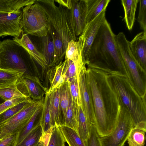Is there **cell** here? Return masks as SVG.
Segmentation results:
<instances>
[{
    "mask_svg": "<svg viewBox=\"0 0 146 146\" xmlns=\"http://www.w3.org/2000/svg\"><path fill=\"white\" fill-rule=\"evenodd\" d=\"M113 33L106 19L100 27L91 48L88 67L106 71L129 74L116 46Z\"/></svg>",
    "mask_w": 146,
    "mask_h": 146,
    "instance_id": "6da1fadb",
    "label": "cell"
},
{
    "mask_svg": "<svg viewBox=\"0 0 146 146\" xmlns=\"http://www.w3.org/2000/svg\"><path fill=\"white\" fill-rule=\"evenodd\" d=\"M105 72L109 85L130 113L134 127L146 131V97L139 95L126 75L115 70Z\"/></svg>",
    "mask_w": 146,
    "mask_h": 146,
    "instance_id": "7a4b0ae2",
    "label": "cell"
},
{
    "mask_svg": "<svg viewBox=\"0 0 146 146\" xmlns=\"http://www.w3.org/2000/svg\"><path fill=\"white\" fill-rule=\"evenodd\" d=\"M85 73L94 108L95 121L94 126L100 137L106 136L114 129L110 123L106 110L101 90V70L88 67Z\"/></svg>",
    "mask_w": 146,
    "mask_h": 146,
    "instance_id": "3957f363",
    "label": "cell"
},
{
    "mask_svg": "<svg viewBox=\"0 0 146 146\" xmlns=\"http://www.w3.org/2000/svg\"><path fill=\"white\" fill-rule=\"evenodd\" d=\"M54 0H36L46 13L49 23L62 40L66 49L70 40L76 41V35L70 21L69 10L60 5H56Z\"/></svg>",
    "mask_w": 146,
    "mask_h": 146,
    "instance_id": "277c9868",
    "label": "cell"
},
{
    "mask_svg": "<svg viewBox=\"0 0 146 146\" xmlns=\"http://www.w3.org/2000/svg\"><path fill=\"white\" fill-rule=\"evenodd\" d=\"M115 43L127 70L129 79L139 95L146 97V72L139 65L133 56L129 42L123 32L115 35Z\"/></svg>",
    "mask_w": 146,
    "mask_h": 146,
    "instance_id": "5b68a950",
    "label": "cell"
},
{
    "mask_svg": "<svg viewBox=\"0 0 146 146\" xmlns=\"http://www.w3.org/2000/svg\"><path fill=\"white\" fill-rule=\"evenodd\" d=\"M30 58L26 50L13 39L0 42V68L24 71L27 70L26 60Z\"/></svg>",
    "mask_w": 146,
    "mask_h": 146,
    "instance_id": "8992f818",
    "label": "cell"
},
{
    "mask_svg": "<svg viewBox=\"0 0 146 146\" xmlns=\"http://www.w3.org/2000/svg\"><path fill=\"white\" fill-rule=\"evenodd\" d=\"M22 11L24 32L40 38L46 36L49 31V23L41 7L35 2L25 6Z\"/></svg>",
    "mask_w": 146,
    "mask_h": 146,
    "instance_id": "52a82bcc",
    "label": "cell"
},
{
    "mask_svg": "<svg viewBox=\"0 0 146 146\" xmlns=\"http://www.w3.org/2000/svg\"><path fill=\"white\" fill-rule=\"evenodd\" d=\"M134 125L128 111L120 104L115 128L109 135L100 137L101 146H124Z\"/></svg>",
    "mask_w": 146,
    "mask_h": 146,
    "instance_id": "ba28073f",
    "label": "cell"
},
{
    "mask_svg": "<svg viewBox=\"0 0 146 146\" xmlns=\"http://www.w3.org/2000/svg\"><path fill=\"white\" fill-rule=\"evenodd\" d=\"M44 98L34 101L0 126L2 132L0 139L10 134L18 133L25 126L38 107L42 105Z\"/></svg>",
    "mask_w": 146,
    "mask_h": 146,
    "instance_id": "9c48e42d",
    "label": "cell"
},
{
    "mask_svg": "<svg viewBox=\"0 0 146 146\" xmlns=\"http://www.w3.org/2000/svg\"><path fill=\"white\" fill-rule=\"evenodd\" d=\"M106 9L103 10L93 20L86 25L81 35L79 36L81 43V54L83 61L85 65L88 63L91 48L102 24L106 19Z\"/></svg>",
    "mask_w": 146,
    "mask_h": 146,
    "instance_id": "30bf717a",
    "label": "cell"
},
{
    "mask_svg": "<svg viewBox=\"0 0 146 146\" xmlns=\"http://www.w3.org/2000/svg\"><path fill=\"white\" fill-rule=\"evenodd\" d=\"M23 11L0 13V37L10 36L16 37L23 31Z\"/></svg>",
    "mask_w": 146,
    "mask_h": 146,
    "instance_id": "8fae6325",
    "label": "cell"
},
{
    "mask_svg": "<svg viewBox=\"0 0 146 146\" xmlns=\"http://www.w3.org/2000/svg\"><path fill=\"white\" fill-rule=\"evenodd\" d=\"M16 86L24 94L35 101L44 98V95L48 91V89L43 86L38 77L25 73L19 79Z\"/></svg>",
    "mask_w": 146,
    "mask_h": 146,
    "instance_id": "7c38bea8",
    "label": "cell"
},
{
    "mask_svg": "<svg viewBox=\"0 0 146 146\" xmlns=\"http://www.w3.org/2000/svg\"><path fill=\"white\" fill-rule=\"evenodd\" d=\"M86 66L83 68L79 76L81 106L88 122L91 125H94L95 121L94 109L90 91L86 82Z\"/></svg>",
    "mask_w": 146,
    "mask_h": 146,
    "instance_id": "4fadbf2b",
    "label": "cell"
},
{
    "mask_svg": "<svg viewBox=\"0 0 146 146\" xmlns=\"http://www.w3.org/2000/svg\"><path fill=\"white\" fill-rule=\"evenodd\" d=\"M69 10L71 24L78 37L82 33L87 24L86 0H71V7Z\"/></svg>",
    "mask_w": 146,
    "mask_h": 146,
    "instance_id": "5bb4252c",
    "label": "cell"
},
{
    "mask_svg": "<svg viewBox=\"0 0 146 146\" xmlns=\"http://www.w3.org/2000/svg\"><path fill=\"white\" fill-rule=\"evenodd\" d=\"M15 41L23 47L28 53L31 59L36 62L44 70L48 68L46 61L42 53L37 49L29 35L23 30L19 36L13 38Z\"/></svg>",
    "mask_w": 146,
    "mask_h": 146,
    "instance_id": "9a60e30c",
    "label": "cell"
},
{
    "mask_svg": "<svg viewBox=\"0 0 146 146\" xmlns=\"http://www.w3.org/2000/svg\"><path fill=\"white\" fill-rule=\"evenodd\" d=\"M131 51L140 67L146 71V33L142 32L137 34L129 42Z\"/></svg>",
    "mask_w": 146,
    "mask_h": 146,
    "instance_id": "2e32d148",
    "label": "cell"
},
{
    "mask_svg": "<svg viewBox=\"0 0 146 146\" xmlns=\"http://www.w3.org/2000/svg\"><path fill=\"white\" fill-rule=\"evenodd\" d=\"M65 58L72 60L79 74L83 68L86 66L82 56L81 43L80 40L78 41L70 40L68 43Z\"/></svg>",
    "mask_w": 146,
    "mask_h": 146,
    "instance_id": "e0dca14e",
    "label": "cell"
},
{
    "mask_svg": "<svg viewBox=\"0 0 146 146\" xmlns=\"http://www.w3.org/2000/svg\"><path fill=\"white\" fill-rule=\"evenodd\" d=\"M66 63L65 60L58 65L49 68L48 71V77L50 83L48 92H51L59 88L65 82L63 75V71Z\"/></svg>",
    "mask_w": 146,
    "mask_h": 146,
    "instance_id": "ac0fdd59",
    "label": "cell"
},
{
    "mask_svg": "<svg viewBox=\"0 0 146 146\" xmlns=\"http://www.w3.org/2000/svg\"><path fill=\"white\" fill-rule=\"evenodd\" d=\"M25 73L21 71L0 68V89L16 86L17 81Z\"/></svg>",
    "mask_w": 146,
    "mask_h": 146,
    "instance_id": "d6986e66",
    "label": "cell"
},
{
    "mask_svg": "<svg viewBox=\"0 0 146 146\" xmlns=\"http://www.w3.org/2000/svg\"><path fill=\"white\" fill-rule=\"evenodd\" d=\"M50 107L51 122L52 127L55 125L64 126L61 111L59 88L51 92Z\"/></svg>",
    "mask_w": 146,
    "mask_h": 146,
    "instance_id": "ffe728a7",
    "label": "cell"
},
{
    "mask_svg": "<svg viewBox=\"0 0 146 146\" xmlns=\"http://www.w3.org/2000/svg\"><path fill=\"white\" fill-rule=\"evenodd\" d=\"M43 104L36 109L28 122L17 133L14 146L20 143L32 131L40 125L41 113Z\"/></svg>",
    "mask_w": 146,
    "mask_h": 146,
    "instance_id": "44dd1931",
    "label": "cell"
},
{
    "mask_svg": "<svg viewBox=\"0 0 146 146\" xmlns=\"http://www.w3.org/2000/svg\"><path fill=\"white\" fill-rule=\"evenodd\" d=\"M51 101V92L48 91L45 95L41 113L40 125L42 129L43 135L46 133L52 127L50 112Z\"/></svg>",
    "mask_w": 146,
    "mask_h": 146,
    "instance_id": "7402d4cb",
    "label": "cell"
},
{
    "mask_svg": "<svg viewBox=\"0 0 146 146\" xmlns=\"http://www.w3.org/2000/svg\"><path fill=\"white\" fill-rule=\"evenodd\" d=\"M49 31L52 38L54 45V66L62 62L65 58L66 48L62 38L49 24Z\"/></svg>",
    "mask_w": 146,
    "mask_h": 146,
    "instance_id": "603a6c76",
    "label": "cell"
},
{
    "mask_svg": "<svg viewBox=\"0 0 146 146\" xmlns=\"http://www.w3.org/2000/svg\"><path fill=\"white\" fill-rule=\"evenodd\" d=\"M87 7V24L93 20L104 9L110 0H86Z\"/></svg>",
    "mask_w": 146,
    "mask_h": 146,
    "instance_id": "cb8c5ba5",
    "label": "cell"
},
{
    "mask_svg": "<svg viewBox=\"0 0 146 146\" xmlns=\"http://www.w3.org/2000/svg\"><path fill=\"white\" fill-rule=\"evenodd\" d=\"M124 11V19L127 29L131 30L135 20V14L139 0H121Z\"/></svg>",
    "mask_w": 146,
    "mask_h": 146,
    "instance_id": "d4e9b609",
    "label": "cell"
},
{
    "mask_svg": "<svg viewBox=\"0 0 146 146\" xmlns=\"http://www.w3.org/2000/svg\"><path fill=\"white\" fill-rule=\"evenodd\" d=\"M42 38V49L41 53L46 61L48 68H50L54 66V42L49 31L47 35Z\"/></svg>",
    "mask_w": 146,
    "mask_h": 146,
    "instance_id": "484cf974",
    "label": "cell"
},
{
    "mask_svg": "<svg viewBox=\"0 0 146 146\" xmlns=\"http://www.w3.org/2000/svg\"><path fill=\"white\" fill-rule=\"evenodd\" d=\"M36 0H0V13L11 12L35 3Z\"/></svg>",
    "mask_w": 146,
    "mask_h": 146,
    "instance_id": "4316f807",
    "label": "cell"
},
{
    "mask_svg": "<svg viewBox=\"0 0 146 146\" xmlns=\"http://www.w3.org/2000/svg\"><path fill=\"white\" fill-rule=\"evenodd\" d=\"M59 90L60 106L63 121L64 125L70 94L68 82H64L59 88Z\"/></svg>",
    "mask_w": 146,
    "mask_h": 146,
    "instance_id": "83f0119b",
    "label": "cell"
},
{
    "mask_svg": "<svg viewBox=\"0 0 146 146\" xmlns=\"http://www.w3.org/2000/svg\"><path fill=\"white\" fill-rule=\"evenodd\" d=\"M59 127L69 146H86L84 141L74 130L65 126Z\"/></svg>",
    "mask_w": 146,
    "mask_h": 146,
    "instance_id": "f1b7e54d",
    "label": "cell"
},
{
    "mask_svg": "<svg viewBox=\"0 0 146 146\" xmlns=\"http://www.w3.org/2000/svg\"><path fill=\"white\" fill-rule=\"evenodd\" d=\"M43 135L40 125L32 131L19 143L15 146H38Z\"/></svg>",
    "mask_w": 146,
    "mask_h": 146,
    "instance_id": "f546056e",
    "label": "cell"
},
{
    "mask_svg": "<svg viewBox=\"0 0 146 146\" xmlns=\"http://www.w3.org/2000/svg\"><path fill=\"white\" fill-rule=\"evenodd\" d=\"M77 133L81 139L84 141L88 137L91 125L88 122L81 106L79 107Z\"/></svg>",
    "mask_w": 146,
    "mask_h": 146,
    "instance_id": "4dcf8cb0",
    "label": "cell"
},
{
    "mask_svg": "<svg viewBox=\"0 0 146 146\" xmlns=\"http://www.w3.org/2000/svg\"><path fill=\"white\" fill-rule=\"evenodd\" d=\"M79 78H74L68 81L74 111L78 113L79 107L81 105V99L79 86Z\"/></svg>",
    "mask_w": 146,
    "mask_h": 146,
    "instance_id": "1f68e13d",
    "label": "cell"
},
{
    "mask_svg": "<svg viewBox=\"0 0 146 146\" xmlns=\"http://www.w3.org/2000/svg\"><path fill=\"white\" fill-rule=\"evenodd\" d=\"M146 132L142 129L134 127L130 131L127 139L129 146H144Z\"/></svg>",
    "mask_w": 146,
    "mask_h": 146,
    "instance_id": "d6a6232c",
    "label": "cell"
},
{
    "mask_svg": "<svg viewBox=\"0 0 146 146\" xmlns=\"http://www.w3.org/2000/svg\"><path fill=\"white\" fill-rule=\"evenodd\" d=\"M34 100L30 98L9 108L0 115V126Z\"/></svg>",
    "mask_w": 146,
    "mask_h": 146,
    "instance_id": "836d02e7",
    "label": "cell"
},
{
    "mask_svg": "<svg viewBox=\"0 0 146 146\" xmlns=\"http://www.w3.org/2000/svg\"><path fill=\"white\" fill-rule=\"evenodd\" d=\"M78 116L76 114L73 109L72 102L70 93L69 102L67 111L65 125L71 128L77 132Z\"/></svg>",
    "mask_w": 146,
    "mask_h": 146,
    "instance_id": "e575fe53",
    "label": "cell"
},
{
    "mask_svg": "<svg viewBox=\"0 0 146 146\" xmlns=\"http://www.w3.org/2000/svg\"><path fill=\"white\" fill-rule=\"evenodd\" d=\"M66 141L59 126L52 127L47 146H64Z\"/></svg>",
    "mask_w": 146,
    "mask_h": 146,
    "instance_id": "d590c367",
    "label": "cell"
},
{
    "mask_svg": "<svg viewBox=\"0 0 146 146\" xmlns=\"http://www.w3.org/2000/svg\"><path fill=\"white\" fill-rule=\"evenodd\" d=\"M65 58L66 63L63 71V75L65 81L74 78H79L76 66L74 63L71 60Z\"/></svg>",
    "mask_w": 146,
    "mask_h": 146,
    "instance_id": "8d00e7d4",
    "label": "cell"
},
{
    "mask_svg": "<svg viewBox=\"0 0 146 146\" xmlns=\"http://www.w3.org/2000/svg\"><path fill=\"white\" fill-rule=\"evenodd\" d=\"M16 97L28 98L19 90L17 86L13 88L0 89V98L4 101Z\"/></svg>",
    "mask_w": 146,
    "mask_h": 146,
    "instance_id": "74e56055",
    "label": "cell"
},
{
    "mask_svg": "<svg viewBox=\"0 0 146 146\" xmlns=\"http://www.w3.org/2000/svg\"><path fill=\"white\" fill-rule=\"evenodd\" d=\"M139 13L137 18L140 28L146 33V0H139Z\"/></svg>",
    "mask_w": 146,
    "mask_h": 146,
    "instance_id": "f35d334b",
    "label": "cell"
},
{
    "mask_svg": "<svg viewBox=\"0 0 146 146\" xmlns=\"http://www.w3.org/2000/svg\"><path fill=\"white\" fill-rule=\"evenodd\" d=\"M99 136L95 127L92 125L89 135L85 141H84L86 146H101Z\"/></svg>",
    "mask_w": 146,
    "mask_h": 146,
    "instance_id": "ab89813d",
    "label": "cell"
},
{
    "mask_svg": "<svg viewBox=\"0 0 146 146\" xmlns=\"http://www.w3.org/2000/svg\"><path fill=\"white\" fill-rule=\"evenodd\" d=\"M28 98L14 97L4 101L0 104V115L11 108L25 101Z\"/></svg>",
    "mask_w": 146,
    "mask_h": 146,
    "instance_id": "60d3db41",
    "label": "cell"
},
{
    "mask_svg": "<svg viewBox=\"0 0 146 146\" xmlns=\"http://www.w3.org/2000/svg\"><path fill=\"white\" fill-rule=\"evenodd\" d=\"M17 134H10L0 139V146H14Z\"/></svg>",
    "mask_w": 146,
    "mask_h": 146,
    "instance_id": "b9f144b4",
    "label": "cell"
},
{
    "mask_svg": "<svg viewBox=\"0 0 146 146\" xmlns=\"http://www.w3.org/2000/svg\"><path fill=\"white\" fill-rule=\"evenodd\" d=\"M56 2L60 5L70 9L71 5V0H54Z\"/></svg>",
    "mask_w": 146,
    "mask_h": 146,
    "instance_id": "7bdbcfd3",
    "label": "cell"
},
{
    "mask_svg": "<svg viewBox=\"0 0 146 146\" xmlns=\"http://www.w3.org/2000/svg\"><path fill=\"white\" fill-rule=\"evenodd\" d=\"M44 143L43 141L42 140V139L41 141L39 143L38 146H43Z\"/></svg>",
    "mask_w": 146,
    "mask_h": 146,
    "instance_id": "ee69618b",
    "label": "cell"
},
{
    "mask_svg": "<svg viewBox=\"0 0 146 146\" xmlns=\"http://www.w3.org/2000/svg\"><path fill=\"white\" fill-rule=\"evenodd\" d=\"M2 132V130L1 128L0 127V135L1 134Z\"/></svg>",
    "mask_w": 146,
    "mask_h": 146,
    "instance_id": "f6af8a7d",
    "label": "cell"
},
{
    "mask_svg": "<svg viewBox=\"0 0 146 146\" xmlns=\"http://www.w3.org/2000/svg\"><path fill=\"white\" fill-rule=\"evenodd\" d=\"M64 146H65V145H64Z\"/></svg>",
    "mask_w": 146,
    "mask_h": 146,
    "instance_id": "bcb514c9",
    "label": "cell"
},
{
    "mask_svg": "<svg viewBox=\"0 0 146 146\" xmlns=\"http://www.w3.org/2000/svg\"></svg>",
    "mask_w": 146,
    "mask_h": 146,
    "instance_id": "7dc6e473",
    "label": "cell"
}]
</instances>
